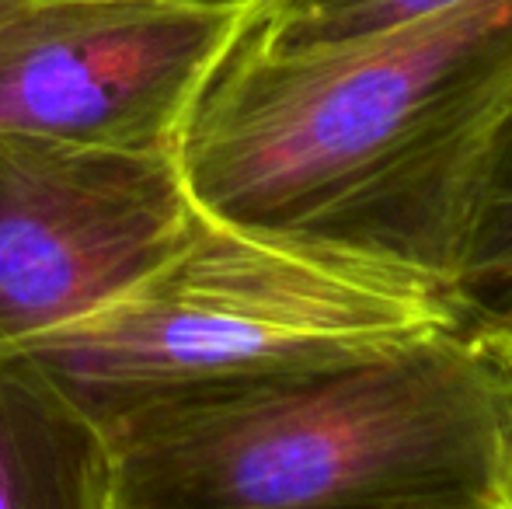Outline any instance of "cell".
<instances>
[{
  "mask_svg": "<svg viewBox=\"0 0 512 509\" xmlns=\"http://www.w3.org/2000/svg\"><path fill=\"white\" fill-rule=\"evenodd\" d=\"M512 109V0H460L370 39H234L175 147L196 210L450 290Z\"/></svg>",
  "mask_w": 512,
  "mask_h": 509,
  "instance_id": "6da1fadb",
  "label": "cell"
},
{
  "mask_svg": "<svg viewBox=\"0 0 512 509\" xmlns=\"http://www.w3.org/2000/svg\"><path fill=\"white\" fill-rule=\"evenodd\" d=\"M115 509L499 503L512 356L460 325L133 408L102 426Z\"/></svg>",
  "mask_w": 512,
  "mask_h": 509,
  "instance_id": "7a4b0ae2",
  "label": "cell"
},
{
  "mask_svg": "<svg viewBox=\"0 0 512 509\" xmlns=\"http://www.w3.org/2000/svg\"><path fill=\"white\" fill-rule=\"evenodd\" d=\"M457 325L443 293L331 248L196 213L102 311L7 349L98 426L133 408L349 360Z\"/></svg>",
  "mask_w": 512,
  "mask_h": 509,
  "instance_id": "3957f363",
  "label": "cell"
},
{
  "mask_svg": "<svg viewBox=\"0 0 512 509\" xmlns=\"http://www.w3.org/2000/svg\"><path fill=\"white\" fill-rule=\"evenodd\" d=\"M258 4L25 0L0 11V129L175 154L199 91Z\"/></svg>",
  "mask_w": 512,
  "mask_h": 509,
  "instance_id": "277c9868",
  "label": "cell"
},
{
  "mask_svg": "<svg viewBox=\"0 0 512 509\" xmlns=\"http://www.w3.org/2000/svg\"><path fill=\"white\" fill-rule=\"evenodd\" d=\"M175 154L0 129V353L102 311L196 224Z\"/></svg>",
  "mask_w": 512,
  "mask_h": 509,
  "instance_id": "5b68a950",
  "label": "cell"
},
{
  "mask_svg": "<svg viewBox=\"0 0 512 509\" xmlns=\"http://www.w3.org/2000/svg\"><path fill=\"white\" fill-rule=\"evenodd\" d=\"M0 509H115L108 433L11 353H0Z\"/></svg>",
  "mask_w": 512,
  "mask_h": 509,
  "instance_id": "8992f818",
  "label": "cell"
},
{
  "mask_svg": "<svg viewBox=\"0 0 512 509\" xmlns=\"http://www.w3.org/2000/svg\"><path fill=\"white\" fill-rule=\"evenodd\" d=\"M446 304L467 335L512 356V109L488 147Z\"/></svg>",
  "mask_w": 512,
  "mask_h": 509,
  "instance_id": "52a82bcc",
  "label": "cell"
},
{
  "mask_svg": "<svg viewBox=\"0 0 512 509\" xmlns=\"http://www.w3.org/2000/svg\"><path fill=\"white\" fill-rule=\"evenodd\" d=\"M460 0H262L248 32L269 49H317L370 39Z\"/></svg>",
  "mask_w": 512,
  "mask_h": 509,
  "instance_id": "ba28073f",
  "label": "cell"
},
{
  "mask_svg": "<svg viewBox=\"0 0 512 509\" xmlns=\"http://www.w3.org/2000/svg\"><path fill=\"white\" fill-rule=\"evenodd\" d=\"M499 506L502 509H512V443H509L506 471H502V485H499Z\"/></svg>",
  "mask_w": 512,
  "mask_h": 509,
  "instance_id": "9c48e42d",
  "label": "cell"
},
{
  "mask_svg": "<svg viewBox=\"0 0 512 509\" xmlns=\"http://www.w3.org/2000/svg\"><path fill=\"white\" fill-rule=\"evenodd\" d=\"M432 509H502L499 503H460V506H432Z\"/></svg>",
  "mask_w": 512,
  "mask_h": 509,
  "instance_id": "30bf717a",
  "label": "cell"
},
{
  "mask_svg": "<svg viewBox=\"0 0 512 509\" xmlns=\"http://www.w3.org/2000/svg\"><path fill=\"white\" fill-rule=\"evenodd\" d=\"M18 4H25V0H0V11H7V7H18Z\"/></svg>",
  "mask_w": 512,
  "mask_h": 509,
  "instance_id": "8fae6325",
  "label": "cell"
},
{
  "mask_svg": "<svg viewBox=\"0 0 512 509\" xmlns=\"http://www.w3.org/2000/svg\"><path fill=\"white\" fill-rule=\"evenodd\" d=\"M230 4H262V0H230Z\"/></svg>",
  "mask_w": 512,
  "mask_h": 509,
  "instance_id": "7c38bea8",
  "label": "cell"
}]
</instances>
